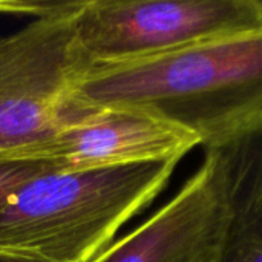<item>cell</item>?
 I'll return each instance as SVG.
<instances>
[{"mask_svg": "<svg viewBox=\"0 0 262 262\" xmlns=\"http://www.w3.org/2000/svg\"><path fill=\"white\" fill-rule=\"evenodd\" d=\"M71 103L78 120L126 107L195 135L204 149L218 146L262 123V29L92 64Z\"/></svg>", "mask_w": 262, "mask_h": 262, "instance_id": "1", "label": "cell"}, {"mask_svg": "<svg viewBox=\"0 0 262 262\" xmlns=\"http://www.w3.org/2000/svg\"><path fill=\"white\" fill-rule=\"evenodd\" d=\"M178 160L57 169L0 207V249L46 262H91L167 186Z\"/></svg>", "mask_w": 262, "mask_h": 262, "instance_id": "2", "label": "cell"}, {"mask_svg": "<svg viewBox=\"0 0 262 262\" xmlns=\"http://www.w3.org/2000/svg\"><path fill=\"white\" fill-rule=\"evenodd\" d=\"M83 3L0 37V155L48 141L78 120L72 91L92 66L75 31Z\"/></svg>", "mask_w": 262, "mask_h": 262, "instance_id": "3", "label": "cell"}, {"mask_svg": "<svg viewBox=\"0 0 262 262\" xmlns=\"http://www.w3.org/2000/svg\"><path fill=\"white\" fill-rule=\"evenodd\" d=\"M262 29L261 0H84L75 15L92 64L146 58Z\"/></svg>", "mask_w": 262, "mask_h": 262, "instance_id": "4", "label": "cell"}, {"mask_svg": "<svg viewBox=\"0 0 262 262\" xmlns=\"http://www.w3.org/2000/svg\"><path fill=\"white\" fill-rule=\"evenodd\" d=\"M227 226L223 169L209 147L172 200L91 262H216Z\"/></svg>", "mask_w": 262, "mask_h": 262, "instance_id": "5", "label": "cell"}, {"mask_svg": "<svg viewBox=\"0 0 262 262\" xmlns=\"http://www.w3.org/2000/svg\"><path fill=\"white\" fill-rule=\"evenodd\" d=\"M201 146L198 138L147 114L106 107L88 112L51 140L8 154L15 158L55 161L66 169L178 160Z\"/></svg>", "mask_w": 262, "mask_h": 262, "instance_id": "6", "label": "cell"}, {"mask_svg": "<svg viewBox=\"0 0 262 262\" xmlns=\"http://www.w3.org/2000/svg\"><path fill=\"white\" fill-rule=\"evenodd\" d=\"M210 149L218 154L229 204L216 262H262V123Z\"/></svg>", "mask_w": 262, "mask_h": 262, "instance_id": "7", "label": "cell"}, {"mask_svg": "<svg viewBox=\"0 0 262 262\" xmlns=\"http://www.w3.org/2000/svg\"><path fill=\"white\" fill-rule=\"evenodd\" d=\"M57 169L66 167L55 161L0 155V207L23 183Z\"/></svg>", "mask_w": 262, "mask_h": 262, "instance_id": "8", "label": "cell"}, {"mask_svg": "<svg viewBox=\"0 0 262 262\" xmlns=\"http://www.w3.org/2000/svg\"><path fill=\"white\" fill-rule=\"evenodd\" d=\"M0 262H46L38 258H32V256H26V255H20V253H14V252H6L0 249Z\"/></svg>", "mask_w": 262, "mask_h": 262, "instance_id": "9", "label": "cell"}]
</instances>
